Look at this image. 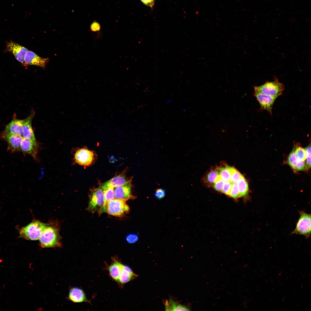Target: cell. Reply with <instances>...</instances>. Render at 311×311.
<instances>
[{
	"instance_id": "obj_1",
	"label": "cell",
	"mask_w": 311,
	"mask_h": 311,
	"mask_svg": "<svg viewBox=\"0 0 311 311\" xmlns=\"http://www.w3.org/2000/svg\"><path fill=\"white\" fill-rule=\"evenodd\" d=\"M40 246L43 248L59 247L61 246L58 226L47 223L39 239Z\"/></svg>"
},
{
	"instance_id": "obj_2",
	"label": "cell",
	"mask_w": 311,
	"mask_h": 311,
	"mask_svg": "<svg viewBox=\"0 0 311 311\" xmlns=\"http://www.w3.org/2000/svg\"><path fill=\"white\" fill-rule=\"evenodd\" d=\"M47 223L34 220L19 230V238L36 240L39 239Z\"/></svg>"
},
{
	"instance_id": "obj_3",
	"label": "cell",
	"mask_w": 311,
	"mask_h": 311,
	"mask_svg": "<svg viewBox=\"0 0 311 311\" xmlns=\"http://www.w3.org/2000/svg\"><path fill=\"white\" fill-rule=\"evenodd\" d=\"M105 202L103 189L99 187L91 191L88 210L92 213L99 214L105 212Z\"/></svg>"
},
{
	"instance_id": "obj_4",
	"label": "cell",
	"mask_w": 311,
	"mask_h": 311,
	"mask_svg": "<svg viewBox=\"0 0 311 311\" xmlns=\"http://www.w3.org/2000/svg\"><path fill=\"white\" fill-rule=\"evenodd\" d=\"M285 89L283 84L276 77L272 81H267L262 85L254 86V91L276 98L281 95Z\"/></svg>"
},
{
	"instance_id": "obj_5",
	"label": "cell",
	"mask_w": 311,
	"mask_h": 311,
	"mask_svg": "<svg viewBox=\"0 0 311 311\" xmlns=\"http://www.w3.org/2000/svg\"><path fill=\"white\" fill-rule=\"evenodd\" d=\"M299 217L295 230L291 234H299L304 236L307 239L311 235V214L304 211L299 212Z\"/></svg>"
},
{
	"instance_id": "obj_6",
	"label": "cell",
	"mask_w": 311,
	"mask_h": 311,
	"mask_svg": "<svg viewBox=\"0 0 311 311\" xmlns=\"http://www.w3.org/2000/svg\"><path fill=\"white\" fill-rule=\"evenodd\" d=\"M126 200L114 199L107 202L105 207V212L116 217H121L129 212L128 206Z\"/></svg>"
},
{
	"instance_id": "obj_7",
	"label": "cell",
	"mask_w": 311,
	"mask_h": 311,
	"mask_svg": "<svg viewBox=\"0 0 311 311\" xmlns=\"http://www.w3.org/2000/svg\"><path fill=\"white\" fill-rule=\"evenodd\" d=\"M95 155L92 151L86 148L77 150L74 154L75 162L79 165L84 166L91 165L94 160Z\"/></svg>"
},
{
	"instance_id": "obj_8",
	"label": "cell",
	"mask_w": 311,
	"mask_h": 311,
	"mask_svg": "<svg viewBox=\"0 0 311 311\" xmlns=\"http://www.w3.org/2000/svg\"><path fill=\"white\" fill-rule=\"evenodd\" d=\"M112 262L107 269L111 278L117 283L122 273L124 264L117 256L111 258Z\"/></svg>"
},
{
	"instance_id": "obj_9",
	"label": "cell",
	"mask_w": 311,
	"mask_h": 311,
	"mask_svg": "<svg viewBox=\"0 0 311 311\" xmlns=\"http://www.w3.org/2000/svg\"><path fill=\"white\" fill-rule=\"evenodd\" d=\"M49 60L48 58H42L34 52L28 50L25 57L24 65L25 66L30 65H35L45 68Z\"/></svg>"
},
{
	"instance_id": "obj_10",
	"label": "cell",
	"mask_w": 311,
	"mask_h": 311,
	"mask_svg": "<svg viewBox=\"0 0 311 311\" xmlns=\"http://www.w3.org/2000/svg\"><path fill=\"white\" fill-rule=\"evenodd\" d=\"M0 138L6 141L7 149L12 152L20 151L21 143L23 138L21 136L2 133Z\"/></svg>"
},
{
	"instance_id": "obj_11",
	"label": "cell",
	"mask_w": 311,
	"mask_h": 311,
	"mask_svg": "<svg viewBox=\"0 0 311 311\" xmlns=\"http://www.w3.org/2000/svg\"><path fill=\"white\" fill-rule=\"evenodd\" d=\"M6 49L7 51L12 53L18 62L24 65L25 57L28 50L26 48L16 43L11 41L7 43Z\"/></svg>"
},
{
	"instance_id": "obj_12",
	"label": "cell",
	"mask_w": 311,
	"mask_h": 311,
	"mask_svg": "<svg viewBox=\"0 0 311 311\" xmlns=\"http://www.w3.org/2000/svg\"><path fill=\"white\" fill-rule=\"evenodd\" d=\"M253 95L259 103L261 108L267 111L272 115L273 105L277 98L255 91Z\"/></svg>"
},
{
	"instance_id": "obj_13",
	"label": "cell",
	"mask_w": 311,
	"mask_h": 311,
	"mask_svg": "<svg viewBox=\"0 0 311 311\" xmlns=\"http://www.w3.org/2000/svg\"><path fill=\"white\" fill-rule=\"evenodd\" d=\"M132 188L131 181L123 185L114 187L115 198L126 200L135 198V196L132 194Z\"/></svg>"
},
{
	"instance_id": "obj_14",
	"label": "cell",
	"mask_w": 311,
	"mask_h": 311,
	"mask_svg": "<svg viewBox=\"0 0 311 311\" xmlns=\"http://www.w3.org/2000/svg\"><path fill=\"white\" fill-rule=\"evenodd\" d=\"M67 299L74 303L86 302L92 304L91 301L87 297L84 291L81 288L76 287H71L69 290Z\"/></svg>"
},
{
	"instance_id": "obj_15",
	"label": "cell",
	"mask_w": 311,
	"mask_h": 311,
	"mask_svg": "<svg viewBox=\"0 0 311 311\" xmlns=\"http://www.w3.org/2000/svg\"><path fill=\"white\" fill-rule=\"evenodd\" d=\"M24 120L14 117L5 126L3 133L22 136L23 133Z\"/></svg>"
},
{
	"instance_id": "obj_16",
	"label": "cell",
	"mask_w": 311,
	"mask_h": 311,
	"mask_svg": "<svg viewBox=\"0 0 311 311\" xmlns=\"http://www.w3.org/2000/svg\"><path fill=\"white\" fill-rule=\"evenodd\" d=\"M132 179L129 178L123 172L115 176L100 186L103 189L108 187L113 188L125 185L131 182Z\"/></svg>"
},
{
	"instance_id": "obj_17",
	"label": "cell",
	"mask_w": 311,
	"mask_h": 311,
	"mask_svg": "<svg viewBox=\"0 0 311 311\" xmlns=\"http://www.w3.org/2000/svg\"><path fill=\"white\" fill-rule=\"evenodd\" d=\"M34 115V113L32 112L24 120L22 136L24 139L37 142L32 126V121Z\"/></svg>"
},
{
	"instance_id": "obj_18",
	"label": "cell",
	"mask_w": 311,
	"mask_h": 311,
	"mask_svg": "<svg viewBox=\"0 0 311 311\" xmlns=\"http://www.w3.org/2000/svg\"><path fill=\"white\" fill-rule=\"evenodd\" d=\"M138 276L131 268L124 264L122 273L117 283L120 287L122 288L125 284L135 279Z\"/></svg>"
},
{
	"instance_id": "obj_19",
	"label": "cell",
	"mask_w": 311,
	"mask_h": 311,
	"mask_svg": "<svg viewBox=\"0 0 311 311\" xmlns=\"http://www.w3.org/2000/svg\"><path fill=\"white\" fill-rule=\"evenodd\" d=\"M37 142L23 138L22 141L20 151L25 154H29L34 159L37 157Z\"/></svg>"
},
{
	"instance_id": "obj_20",
	"label": "cell",
	"mask_w": 311,
	"mask_h": 311,
	"mask_svg": "<svg viewBox=\"0 0 311 311\" xmlns=\"http://www.w3.org/2000/svg\"><path fill=\"white\" fill-rule=\"evenodd\" d=\"M288 164L294 170H303L306 169L305 161L299 160L296 155L294 149L288 156L287 158Z\"/></svg>"
},
{
	"instance_id": "obj_21",
	"label": "cell",
	"mask_w": 311,
	"mask_h": 311,
	"mask_svg": "<svg viewBox=\"0 0 311 311\" xmlns=\"http://www.w3.org/2000/svg\"><path fill=\"white\" fill-rule=\"evenodd\" d=\"M165 310L168 311H189V308L187 306L179 304L172 300H166L164 302Z\"/></svg>"
},
{
	"instance_id": "obj_22",
	"label": "cell",
	"mask_w": 311,
	"mask_h": 311,
	"mask_svg": "<svg viewBox=\"0 0 311 311\" xmlns=\"http://www.w3.org/2000/svg\"><path fill=\"white\" fill-rule=\"evenodd\" d=\"M240 197L246 196L249 192V185L246 179L242 175L237 183Z\"/></svg>"
},
{
	"instance_id": "obj_23",
	"label": "cell",
	"mask_w": 311,
	"mask_h": 311,
	"mask_svg": "<svg viewBox=\"0 0 311 311\" xmlns=\"http://www.w3.org/2000/svg\"><path fill=\"white\" fill-rule=\"evenodd\" d=\"M226 167L230 174V181L232 183H237L242 175L234 168L228 166Z\"/></svg>"
},
{
	"instance_id": "obj_24",
	"label": "cell",
	"mask_w": 311,
	"mask_h": 311,
	"mask_svg": "<svg viewBox=\"0 0 311 311\" xmlns=\"http://www.w3.org/2000/svg\"><path fill=\"white\" fill-rule=\"evenodd\" d=\"M217 170L219 178L224 182L230 181V174L226 167L219 168Z\"/></svg>"
},
{
	"instance_id": "obj_25",
	"label": "cell",
	"mask_w": 311,
	"mask_h": 311,
	"mask_svg": "<svg viewBox=\"0 0 311 311\" xmlns=\"http://www.w3.org/2000/svg\"><path fill=\"white\" fill-rule=\"evenodd\" d=\"M103 189L104 191L105 205L107 202L115 199L114 188L109 187Z\"/></svg>"
},
{
	"instance_id": "obj_26",
	"label": "cell",
	"mask_w": 311,
	"mask_h": 311,
	"mask_svg": "<svg viewBox=\"0 0 311 311\" xmlns=\"http://www.w3.org/2000/svg\"><path fill=\"white\" fill-rule=\"evenodd\" d=\"M219 177L217 170H213L208 174L206 180L208 183L211 185H213L214 184Z\"/></svg>"
},
{
	"instance_id": "obj_27",
	"label": "cell",
	"mask_w": 311,
	"mask_h": 311,
	"mask_svg": "<svg viewBox=\"0 0 311 311\" xmlns=\"http://www.w3.org/2000/svg\"><path fill=\"white\" fill-rule=\"evenodd\" d=\"M295 153L300 160L305 161L306 159V151L305 149L299 145H297L294 149Z\"/></svg>"
},
{
	"instance_id": "obj_28",
	"label": "cell",
	"mask_w": 311,
	"mask_h": 311,
	"mask_svg": "<svg viewBox=\"0 0 311 311\" xmlns=\"http://www.w3.org/2000/svg\"><path fill=\"white\" fill-rule=\"evenodd\" d=\"M228 195L234 199H237L240 197L237 183H232Z\"/></svg>"
},
{
	"instance_id": "obj_29",
	"label": "cell",
	"mask_w": 311,
	"mask_h": 311,
	"mask_svg": "<svg viewBox=\"0 0 311 311\" xmlns=\"http://www.w3.org/2000/svg\"><path fill=\"white\" fill-rule=\"evenodd\" d=\"M306 151V169H308L311 166V146L310 144L305 149Z\"/></svg>"
},
{
	"instance_id": "obj_30",
	"label": "cell",
	"mask_w": 311,
	"mask_h": 311,
	"mask_svg": "<svg viewBox=\"0 0 311 311\" xmlns=\"http://www.w3.org/2000/svg\"><path fill=\"white\" fill-rule=\"evenodd\" d=\"M232 184V183L231 181L224 182L221 191L223 193L228 195Z\"/></svg>"
},
{
	"instance_id": "obj_31",
	"label": "cell",
	"mask_w": 311,
	"mask_h": 311,
	"mask_svg": "<svg viewBox=\"0 0 311 311\" xmlns=\"http://www.w3.org/2000/svg\"><path fill=\"white\" fill-rule=\"evenodd\" d=\"M224 183V181L219 177L214 184V188L217 191H221Z\"/></svg>"
},
{
	"instance_id": "obj_32",
	"label": "cell",
	"mask_w": 311,
	"mask_h": 311,
	"mask_svg": "<svg viewBox=\"0 0 311 311\" xmlns=\"http://www.w3.org/2000/svg\"><path fill=\"white\" fill-rule=\"evenodd\" d=\"M166 195V192L164 189L161 188L156 189L155 195L156 198L159 200L163 198Z\"/></svg>"
},
{
	"instance_id": "obj_33",
	"label": "cell",
	"mask_w": 311,
	"mask_h": 311,
	"mask_svg": "<svg viewBox=\"0 0 311 311\" xmlns=\"http://www.w3.org/2000/svg\"><path fill=\"white\" fill-rule=\"evenodd\" d=\"M126 240L129 243H133L136 242L138 240V236L134 234H131L126 237Z\"/></svg>"
},
{
	"instance_id": "obj_34",
	"label": "cell",
	"mask_w": 311,
	"mask_h": 311,
	"mask_svg": "<svg viewBox=\"0 0 311 311\" xmlns=\"http://www.w3.org/2000/svg\"><path fill=\"white\" fill-rule=\"evenodd\" d=\"M100 24L96 22H94L91 24L90 29L93 32H96L100 30Z\"/></svg>"
},
{
	"instance_id": "obj_35",
	"label": "cell",
	"mask_w": 311,
	"mask_h": 311,
	"mask_svg": "<svg viewBox=\"0 0 311 311\" xmlns=\"http://www.w3.org/2000/svg\"><path fill=\"white\" fill-rule=\"evenodd\" d=\"M145 5L152 8L154 5V0H140Z\"/></svg>"
},
{
	"instance_id": "obj_36",
	"label": "cell",
	"mask_w": 311,
	"mask_h": 311,
	"mask_svg": "<svg viewBox=\"0 0 311 311\" xmlns=\"http://www.w3.org/2000/svg\"><path fill=\"white\" fill-rule=\"evenodd\" d=\"M172 101V100L171 99L168 100L166 102V104H168Z\"/></svg>"
},
{
	"instance_id": "obj_37",
	"label": "cell",
	"mask_w": 311,
	"mask_h": 311,
	"mask_svg": "<svg viewBox=\"0 0 311 311\" xmlns=\"http://www.w3.org/2000/svg\"><path fill=\"white\" fill-rule=\"evenodd\" d=\"M183 111L184 112H185L186 110H185V109H183Z\"/></svg>"
}]
</instances>
